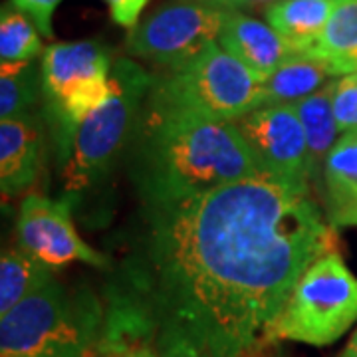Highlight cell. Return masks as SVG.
<instances>
[{
  "instance_id": "cell-5",
  "label": "cell",
  "mask_w": 357,
  "mask_h": 357,
  "mask_svg": "<svg viewBox=\"0 0 357 357\" xmlns=\"http://www.w3.org/2000/svg\"><path fill=\"white\" fill-rule=\"evenodd\" d=\"M264 79L218 42L191 64L153 77L145 105L159 112L234 123L262 105Z\"/></svg>"
},
{
  "instance_id": "cell-17",
  "label": "cell",
  "mask_w": 357,
  "mask_h": 357,
  "mask_svg": "<svg viewBox=\"0 0 357 357\" xmlns=\"http://www.w3.org/2000/svg\"><path fill=\"white\" fill-rule=\"evenodd\" d=\"M54 268L22 248L4 250L0 260V316L54 280Z\"/></svg>"
},
{
  "instance_id": "cell-13",
  "label": "cell",
  "mask_w": 357,
  "mask_h": 357,
  "mask_svg": "<svg viewBox=\"0 0 357 357\" xmlns=\"http://www.w3.org/2000/svg\"><path fill=\"white\" fill-rule=\"evenodd\" d=\"M324 213L333 229L357 227V131L344 133L319 177Z\"/></svg>"
},
{
  "instance_id": "cell-16",
  "label": "cell",
  "mask_w": 357,
  "mask_h": 357,
  "mask_svg": "<svg viewBox=\"0 0 357 357\" xmlns=\"http://www.w3.org/2000/svg\"><path fill=\"white\" fill-rule=\"evenodd\" d=\"M294 109L300 117L304 133H306L310 175H312V185H314L321 177L328 155L332 153L335 143L342 137V131L337 128V121L333 115L332 84L294 103Z\"/></svg>"
},
{
  "instance_id": "cell-4",
  "label": "cell",
  "mask_w": 357,
  "mask_h": 357,
  "mask_svg": "<svg viewBox=\"0 0 357 357\" xmlns=\"http://www.w3.org/2000/svg\"><path fill=\"white\" fill-rule=\"evenodd\" d=\"M153 77L133 60L114 62L109 96L79 123L62 165L66 195L88 191L109 173L137 133Z\"/></svg>"
},
{
  "instance_id": "cell-21",
  "label": "cell",
  "mask_w": 357,
  "mask_h": 357,
  "mask_svg": "<svg viewBox=\"0 0 357 357\" xmlns=\"http://www.w3.org/2000/svg\"><path fill=\"white\" fill-rule=\"evenodd\" d=\"M332 107L342 135L357 131V74L333 79Z\"/></svg>"
},
{
  "instance_id": "cell-1",
  "label": "cell",
  "mask_w": 357,
  "mask_h": 357,
  "mask_svg": "<svg viewBox=\"0 0 357 357\" xmlns=\"http://www.w3.org/2000/svg\"><path fill=\"white\" fill-rule=\"evenodd\" d=\"M312 192L256 175L169 206H143L105 292V344L159 357H255L298 278L337 250Z\"/></svg>"
},
{
  "instance_id": "cell-22",
  "label": "cell",
  "mask_w": 357,
  "mask_h": 357,
  "mask_svg": "<svg viewBox=\"0 0 357 357\" xmlns=\"http://www.w3.org/2000/svg\"><path fill=\"white\" fill-rule=\"evenodd\" d=\"M10 2L36 24L42 36H46V38L54 36L52 16L56 13V8L62 4V0H10Z\"/></svg>"
},
{
  "instance_id": "cell-3",
  "label": "cell",
  "mask_w": 357,
  "mask_h": 357,
  "mask_svg": "<svg viewBox=\"0 0 357 357\" xmlns=\"http://www.w3.org/2000/svg\"><path fill=\"white\" fill-rule=\"evenodd\" d=\"M105 304L56 278L0 316V357H103Z\"/></svg>"
},
{
  "instance_id": "cell-26",
  "label": "cell",
  "mask_w": 357,
  "mask_h": 357,
  "mask_svg": "<svg viewBox=\"0 0 357 357\" xmlns=\"http://www.w3.org/2000/svg\"><path fill=\"white\" fill-rule=\"evenodd\" d=\"M340 357H357V330H356V333L351 335V340L347 342L344 354H342Z\"/></svg>"
},
{
  "instance_id": "cell-11",
  "label": "cell",
  "mask_w": 357,
  "mask_h": 357,
  "mask_svg": "<svg viewBox=\"0 0 357 357\" xmlns=\"http://www.w3.org/2000/svg\"><path fill=\"white\" fill-rule=\"evenodd\" d=\"M217 42L262 79L298 52L268 22H260L241 10L225 13Z\"/></svg>"
},
{
  "instance_id": "cell-8",
  "label": "cell",
  "mask_w": 357,
  "mask_h": 357,
  "mask_svg": "<svg viewBox=\"0 0 357 357\" xmlns=\"http://www.w3.org/2000/svg\"><path fill=\"white\" fill-rule=\"evenodd\" d=\"M225 13L201 0H169L129 32L126 50L169 72L181 70L217 42Z\"/></svg>"
},
{
  "instance_id": "cell-23",
  "label": "cell",
  "mask_w": 357,
  "mask_h": 357,
  "mask_svg": "<svg viewBox=\"0 0 357 357\" xmlns=\"http://www.w3.org/2000/svg\"><path fill=\"white\" fill-rule=\"evenodd\" d=\"M109 8V16L115 24L133 30L139 24V16L149 0H103Z\"/></svg>"
},
{
  "instance_id": "cell-25",
  "label": "cell",
  "mask_w": 357,
  "mask_h": 357,
  "mask_svg": "<svg viewBox=\"0 0 357 357\" xmlns=\"http://www.w3.org/2000/svg\"><path fill=\"white\" fill-rule=\"evenodd\" d=\"M201 2H206V4L222 8V10H238L244 6L243 0H201Z\"/></svg>"
},
{
  "instance_id": "cell-2",
  "label": "cell",
  "mask_w": 357,
  "mask_h": 357,
  "mask_svg": "<svg viewBox=\"0 0 357 357\" xmlns=\"http://www.w3.org/2000/svg\"><path fill=\"white\" fill-rule=\"evenodd\" d=\"M256 175L234 123L143 107L131 155V178L143 206L183 203Z\"/></svg>"
},
{
  "instance_id": "cell-10",
  "label": "cell",
  "mask_w": 357,
  "mask_h": 357,
  "mask_svg": "<svg viewBox=\"0 0 357 357\" xmlns=\"http://www.w3.org/2000/svg\"><path fill=\"white\" fill-rule=\"evenodd\" d=\"M18 246L58 268L70 262H84L107 270L112 260L91 248L76 230L68 201H54L46 195L30 192L20 204L16 222Z\"/></svg>"
},
{
  "instance_id": "cell-14",
  "label": "cell",
  "mask_w": 357,
  "mask_h": 357,
  "mask_svg": "<svg viewBox=\"0 0 357 357\" xmlns=\"http://www.w3.org/2000/svg\"><path fill=\"white\" fill-rule=\"evenodd\" d=\"M349 76L342 66L333 64L314 52H296L280 64L262 84V105L304 100L337 77Z\"/></svg>"
},
{
  "instance_id": "cell-24",
  "label": "cell",
  "mask_w": 357,
  "mask_h": 357,
  "mask_svg": "<svg viewBox=\"0 0 357 357\" xmlns=\"http://www.w3.org/2000/svg\"><path fill=\"white\" fill-rule=\"evenodd\" d=\"M103 357H159L149 345L139 342H117V344H105Z\"/></svg>"
},
{
  "instance_id": "cell-27",
  "label": "cell",
  "mask_w": 357,
  "mask_h": 357,
  "mask_svg": "<svg viewBox=\"0 0 357 357\" xmlns=\"http://www.w3.org/2000/svg\"><path fill=\"white\" fill-rule=\"evenodd\" d=\"M272 2H276V0H243L244 6H256V4H272Z\"/></svg>"
},
{
  "instance_id": "cell-19",
  "label": "cell",
  "mask_w": 357,
  "mask_h": 357,
  "mask_svg": "<svg viewBox=\"0 0 357 357\" xmlns=\"http://www.w3.org/2000/svg\"><path fill=\"white\" fill-rule=\"evenodd\" d=\"M40 30L16 6L2 4L0 13V68L30 64L44 54Z\"/></svg>"
},
{
  "instance_id": "cell-6",
  "label": "cell",
  "mask_w": 357,
  "mask_h": 357,
  "mask_svg": "<svg viewBox=\"0 0 357 357\" xmlns=\"http://www.w3.org/2000/svg\"><path fill=\"white\" fill-rule=\"evenodd\" d=\"M357 321V278L337 250L326 252L302 272L280 314L268 326L264 345L280 342L324 347Z\"/></svg>"
},
{
  "instance_id": "cell-12",
  "label": "cell",
  "mask_w": 357,
  "mask_h": 357,
  "mask_svg": "<svg viewBox=\"0 0 357 357\" xmlns=\"http://www.w3.org/2000/svg\"><path fill=\"white\" fill-rule=\"evenodd\" d=\"M40 151L42 123L38 115L0 121V189L4 201L34 185L40 173Z\"/></svg>"
},
{
  "instance_id": "cell-15",
  "label": "cell",
  "mask_w": 357,
  "mask_h": 357,
  "mask_svg": "<svg viewBox=\"0 0 357 357\" xmlns=\"http://www.w3.org/2000/svg\"><path fill=\"white\" fill-rule=\"evenodd\" d=\"M337 0H276L266 8V22L298 52L316 46Z\"/></svg>"
},
{
  "instance_id": "cell-18",
  "label": "cell",
  "mask_w": 357,
  "mask_h": 357,
  "mask_svg": "<svg viewBox=\"0 0 357 357\" xmlns=\"http://www.w3.org/2000/svg\"><path fill=\"white\" fill-rule=\"evenodd\" d=\"M307 52L357 74V0H337L316 46Z\"/></svg>"
},
{
  "instance_id": "cell-20",
  "label": "cell",
  "mask_w": 357,
  "mask_h": 357,
  "mask_svg": "<svg viewBox=\"0 0 357 357\" xmlns=\"http://www.w3.org/2000/svg\"><path fill=\"white\" fill-rule=\"evenodd\" d=\"M42 96V66L0 68V121L30 114Z\"/></svg>"
},
{
  "instance_id": "cell-7",
  "label": "cell",
  "mask_w": 357,
  "mask_h": 357,
  "mask_svg": "<svg viewBox=\"0 0 357 357\" xmlns=\"http://www.w3.org/2000/svg\"><path fill=\"white\" fill-rule=\"evenodd\" d=\"M44 117L64 165L79 123L112 88V52L98 40L56 42L42 54Z\"/></svg>"
},
{
  "instance_id": "cell-9",
  "label": "cell",
  "mask_w": 357,
  "mask_h": 357,
  "mask_svg": "<svg viewBox=\"0 0 357 357\" xmlns=\"http://www.w3.org/2000/svg\"><path fill=\"white\" fill-rule=\"evenodd\" d=\"M260 175L312 191L306 133L294 105H260L234 121Z\"/></svg>"
}]
</instances>
